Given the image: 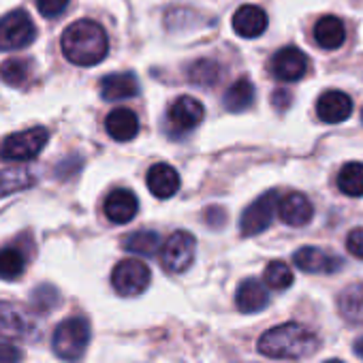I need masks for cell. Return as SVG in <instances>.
I'll use <instances>...</instances> for the list:
<instances>
[{
  "mask_svg": "<svg viewBox=\"0 0 363 363\" xmlns=\"http://www.w3.org/2000/svg\"><path fill=\"white\" fill-rule=\"evenodd\" d=\"M197 242L189 231H175L160 248V265L171 274L186 272L195 261Z\"/></svg>",
  "mask_w": 363,
  "mask_h": 363,
  "instance_id": "obj_6",
  "label": "cell"
},
{
  "mask_svg": "<svg viewBox=\"0 0 363 363\" xmlns=\"http://www.w3.org/2000/svg\"><path fill=\"white\" fill-rule=\"evenodd\" d=\"M37 39V26L33 18L18 9L0 18V52H18L28 48Z\"/></svg>",
  "mask_w": 363,
  "mask_h": 363,
  "instance_id": "obj_5",
  "label": "cell"
},
{
  "mask_svg": "<svg viewBox=\"0 0 363 363\" xmlns=\"http://www.w3.org/2000/svg\"><path fill=\"white\" fill-rule=\"evenodd\" d=\"M314 41L323 50H337L346 41L344 22L335 16H325L314 24Z\"/></svg>",
  "mask_w": 363,
  "mask_h": 363,
  "instance_id": "obj_19",
  "label": "cell"
},
{
  "mask_svg": "<svg viewBox=\"0 0 363 363\" xmlns=\"http://www.w3.org/2000/svg\"><path fill=\"white\" fill-rule=\"evenodd\" d=\"M235 303L244 314H255V312H261L263 308H267L269 293L257 278H248L240 284V289L235 293Z\"/></svg>",
  "mask_w": 363,
  "mask_h": 363,
  "instance_id": "obj_18",
  "label": "cell"
},
{
  "mask_svg": "<svg viewBox=\"0 0 363 363\" xmlns=\"http://www.w3.org/2000/svg\"><path fill=\"white\" fill-rule=\"evenodd\" d=\"M327 363H342L340 359H331V361H327Z\"/></svg>",
  "mask_w": 363,
  "mask_h": 363,
  "instance_id": "obj_37",
  "label": "cell"
},
{
  "mask_svg": "<svg viewBox=\"0 0 363 363\" xmlns=\"http://www.w3.org/2000/svg\"><path fill=\"white\" fill-rule=\"evenodd\" d=\"M354 352L363 359V337H359V340L354 342Z\"/></svg>",
  "mask_w": 363,
  "mask_h": 363,
  "instance_id": "obj_36",
  "label": "cell"
},
{
  "mask_svg": "<svg viewBox=\"0 0 363 363\" xmlns=\"http://www.w3.org/2000/svg\"><path fill=\"white\" fill-rule=\"evenodd\" d=\"M223 103H225V107H227L229 111H233V113L248 109V107L255 103V86H252V82L246 79V77L233 82V84L229 86V90L225 92Z\"/></svg>",
  "mask_w": 363,
  "mask_h": 363,
  "instance_id": "obj_23",
  "label": "cell"
},
{
  "mask_svg": "<svg viewBox=\"0 0 363 363\" xmlns=\"http://www.w3.org/2000/svg\"><path fill=\"white\" fill-rule=\"evenodd\" d=\"M318 348V337L299 323H284L265 331L259 340V352L269 359H301Z\"/></svg>",
  "mask_w": 363,
  "mask_h": 363,
  "instance_id": "obj_2",
  "label": "cell"
},
{
  "mask_svg": "<svg viewBox=\"0 0 363 363\" xmlns=\"http://www.w3.org/2000/svg\"><path fill=\"white\" fill-rule=\"evenodd\" d=\"M30 323L7 301H0V335L3 337H28Z\"/></svg>",
  "mask_w": 363,
  "mask_h": 363,
  "instance_id": "obj_22",
  "label": "cell"
},
{
  "mask_svg": "<svg viewBox=\"0 0 363 363\" xmlns=\"http://www.w3.org/2000/svg\"><path fill=\"white\" fill-rule=\"evenodd\" d=\"M189 79L195 86L210 88V86H214L220 79V65L216 60H212V58H201V60L191 65Z\"/></svg>",
  "mask_w": 363,
  "mask_h": 363,
  "instance_id": "obj_28",
  "label": "cell"
},
{
  "mask_svg": "<svg viewBox=\"0 0 363 363\" xmlns=\"http://www.w3.org/2000/svg\"><path fill=\"white\" fill-rule=\"evenodd\" d=\"M26 269V257L20 248L9 246L0 250V280H18Z\"/></svg>",
  "mask_w": 363,
  "mask_h": 363,
  "instance_id": "obj_27",
  "label": "cell"
},
{
  "mask_svg": "<svg viewBox=\"0 0 363 363\" xmlns=\"http://www.w3.org/2000/svg\"><path fill=\"white\" fill-rule=\"evenodd\" d=\"M272 105H274V109L284 111L291 105V92L289 90H276L272 94Z\"/></svg>",
  "mask_w": 363,
  "mask_h": 363,
  "instance_id": "obj_35",
  "label": "cell"
},
{
  "mask_svg": "<svg viewBox=\"0 0 363 363\" xmlns=\"http://www.w3.org/2000/svg\"><path fill=\"white\" fill-rule=\"evenodd\" d=\"M137 210H139V201L126 189H116L105 199V216L113 225H126V223H130L137 216Z\"/></svg>",
  "mask_w": 363,
  "mask_h": 363,
  "instance_id": "obj_15",
  "label": "cell"
},
{
  "mask_svg": "<svg viewBox=\"0 0 363 363\" xmlns=\"http://www.w3.org/2000/svg\"><path fill=\"white\" fill-rule=\"evenodd\" d=\"M295 267H299L306 274H335L342 269L344 261L331 252H325L314 246H303L293 255Z\"/></svg>",
  "mask_w": 363,
  "mask_h": 363,
  "instance_id": "obj_11",
  "label": "cell"
},
{
  "mask_svg": "<svg viewBox=\"0 0 363 363\" xmlns=\"http://www.w3.org/2000/svg\"><path fill=\"white\" fill-rule=\"evenodd\" d=\"M337 310L350 325H363V284L346 286L337 297Z\"/></svg>",
  "mask_w": 363,
  "mask_h": 363,
  "instance_id": "obj_21",
  "label": "cell"
},
{
  "mask_svg": "<svg viewBox=\"0 0 363 363\" xmlns=\"http://www.w3.org/2000/svg\"><path fill=\"white\" fill-rule=\"evenodd\" d=\"M278 216L289 227H303L312 220L314 208L310 199L301 193H286L278 201Z\"/></svg>",
  "mask_w": 363,
  "mask_h": 363,
  "instance_id": "obj_13",
  "label": "cell"
},
{
  "mask_svg": "<svg viewBox=\"0 0 363 363\" xmlns=\"http://www.w3.org/2000/svg\"><path fill=\"white\" fill-rule=\"evenodd\" d=\"M105 130L116 141H130L139 133V120L135 111L126 107H118L105 118Z\"/></svg>",
  "mask_w": 363,
  "mask_h": 363,
  "instance_id": "obj_17",
  "label": "cell"
},
{
  "mask_svg": "<svg viewBox=\"0 0 363 363\" xmlns=\"http://www.w3.org/2000/svg\"><path fill=\"white\" fill-rule=\"evenodd\" d=\"M361 120H363V111H361Z\"/></svg>",
  "mask_w": 363,
  "mask_h": 363,
  "instance_id": "obj_38",
  "label": "cell"
},
{
  "mask_svg": "<svg viewBox=\"0 0 363 363\" xmlns=\"http://www.w3.org/2000/svg\"><path fill=\"white\" fill-rule=\"evenodd\" d=\"M337 189L348 197H363V162H348L340 169Z\"/></svg>",
  "mask_w": 363,
  "mask_h": 363,
  "instance_id": "obj_25",
  "label": "cell"
},
{
  "mask_svg": "<svg viewBox=\"0 0 363 363\" xmlns=\"http://www.w3.org/2000/svg\"><path fill=\"white\" fill-rule=\"evenodd\" d=\"M28 75H30V65L26 60L11 58L0 65V79L9 86H24Z\"/></svg>",
  "mask_w": 363,
  "mask_h": 363,
  "instance_id": "obj_29",
  "label": "cell"
},
{
  "mask_svg": "<svg viewBox=\"0 0 363 363\" xmlns=\"http://www.w3.org/2000/svg\"><path fill=\"white\" fill-rule=\"evenodd\" d=\"M48 137H50V133L43 126H35V128L22 130V133H13L0 143V158L11 160V162L33 160L48 145Z\"/></svg>",
  "mask_w": 363,
  "mask_h": 363,
  "instance_id": "obj_4",
  "label": "cell"
},
{
  "mask_svg": "<svg viewBox=\"0 0 363 363\" xmlns=\"http://www.w3.org/2000/svg\"><path fill=\"white\" fill-rule=\"evenodd\" d=\"M346 248L352 257L363 261V229H352L346 238Z\"/></svg>",
  "mask_w": 363,
  "mask_h": 363,
  "instance_id": "obj_33",
  "label": "cell"
},
{
  "mask_svg": "<svg viewBox=\"0 0 363 363\" xmlns=\"http://www.w3.org/2000/svg\"><path fill=\"white\" fill-rule=\"evenodd\" d=\"M139 92V82L133 73H111L101 82V94L105 101H124Z\"/></svg>",
  "mask_w": 363,
  "mask_h": 363,
  "instance_id": "obj_20",
  "label": "cell"
},
{
  "mask_svg": "<svg viewBox=\"0 0 363 363\" xmlns=\"http://www.w3.org/2000/svg\"><path fill=\"white\" fill-rule=\"evenodd\" d=\"M69 7V0H37V9L45 18H56Z\"/></svg>",
  "mask_w": 363,
  "mask_h": 363,
  "instance_id": "obj_32",
  "label": "cell"
},
{
  "mask_svg": "<svg viewBox=\"0 0 363 363\" xmlns=\"http://www.w3.org/2000/svg\"><path fill=\"white\" fill-rule=\"evenodd\" d=\"M124 250L139 257H154L160 248V238L156 231H135L124 238Z\"/></svg>",
  "mask_w": 363,
  "mask_h": 363,
  "instance_id": "obj_24",
  "label": "cell"
},
{
  "mask_svg": "<svg viewBox=\"0 0 363 363\" xmlns=\"http://www.w3.org/2000/svg\"><path fill=\"white\" fill-rule=\"evenodd\" d=\"M145 184H147V189H150V193L154 197L169 199L179 191V173L167 162H156L147 171Z\"/></svg>",
  "mask_w": 363,
  "mask_h": 363,
  "instance_id": "obj_14",
  "label": "cell"
},
{
  "mask_svg": "<svg viewBox=\"0 0 363 363\" xmlns=\"http://www.w3.org/2000/svg\"><path fill=\"white\" fill-rule=\"evenodd\" d=\"M233 30L244 39H257L267 30V13L257 5H244L233 16Z\"/></svg>",
  "mask_w": 363,
  "mask_h": 363,
  "instance_id": "obj_16",
  "label": "cell"
},
{
  "mask_svg": "<svg viewBox=\"0 0 363 363\" xmlns=\"http://www.w3.org/2000/svg\"><path fill=\"white\" fill-rule=\"evenodd\" d=\"M58 301H60V295H58V291H56L54 286H50V284L39 286V289L35 291V295H33V306H35L39 312H50V310H54V308L58 306Z\"/></svg>",
  "mask_w": 363,
  "mask_h": 363,
  "instance_id": "obj_31",
  "label": "cell"
},
{
  "mask_svg": "<svg viewBox=\"0 0 363 363\" xmlns=\"http://www.w3.org/2000/svg\"><path fill=\"white\" fill-rule=\"evenodd\" d=\"M150 280H152V272L139 259L120 261L111 274V284H113L116 293L122 297H135V295L143 293L147 289Z\"/></svg>",
  "mask_w": 363,
  "mask_h": 363,
  "instance_id": "obj_7",
  "label": "cell"
},
{
  "mask_svg": "<svg viewBox=\"0 0 363 363\" xmlns=\"http://www.w3.org/2000/svg\"><path fill=\"white\" fill-rule=\"evenodd\" d=\"M203 120V105L193 96H177L167 109V126L171 135L179 137L195 130Z\"/></svg>",
  "mask_w": 363,
  "mask_h": 363,
  "instance_id": "obj_9",
  "label": "cell"
},
{
  "mask_svg": "<svg viewBox=\"0 0 363 363\" xmlns=\"http://www.w3.org/2000/svg\"><path fill=\"white\" fill-rule=\"evenodd\" d=\"M60 48L69 62L77 67H94L105 60L109 39L105 28L94 20H77L62 33Z\"/></svg>",
  "mask_w": 363,
  "mask_h": 363,
  "instance_id": "obj_1",
  "label": "cell"
},
{
  "mask_svg": "<svg viewBox=\"0 0 363 363\" xmlns=\"http://www.w3.org/2000/svg\"><path fill=\"white\" fill-rule=\"evenodd\" d=\"M90 344V323L84 316L62 320L52 337V348L62 361H79Z\"/></svg>",
  "mask_w": 363,
  "mask_h": 363,
  "instance_id": "obj_3",
  "label": "cell"
},
{
  "mask_svg": "<svg viewBox=\"0 0 363 363\" xmlns=\"http://www.w3.org/2000/svg\"><path fill=\"white\" fill-rule=\"evenodd\" d=\"M350 113H352V101L342 90H327L325 94H320L316 103V116L320 118V122L327 124L344 122L350 118Z\"/></svg>",
  "mask_w": 363,
  "mask_h": 363,
  "instance_id": "obj_12",
  "label": "cell"
},
{
  "mask_svg": "<svg viewBox=\"0 0 363 363\" xmlns=\"http://www.w3.org/2000/svg\"><path fill=\"white\" fill-rule=\"evenodd\" d=\"M265 282L274 291H286L293 284V272L284 261H272L265 267Z\"/></svg>",
  "mask_w": 363,
  "mask_h": 363,
  "instance_id": "obj_30",
  "label": "cell"
},
{
  "mask_svg": "<svg viewBox=\"0 0 363 363\" xmlns=\"http://www.w3.org/2000/svg\"><path fill=\"white\" fill-rule=\"evenodd\" d=\"M308 58L299 48H282L272 58V73L280 82H299L308 73Z\"/></svg>",
  "mask_w": 363,
  "mask_h": 363,
  "instance_id": "obj_10",
  "label": "cell"
},
{
  "mask_svg": "<svg viewBox=\"0 0 363 363\" xmlns=\"http://www.w3.org/2000/svg\"><path fill=\"white\" fill-rule=\"evenodd\" d=\"M22 350L11 342H0V363H20Z\"/></svg>",
  "mask_w": 363,
  "mask_h": 363,
  "instance_id": "obj_34",
  "label": "cell"
},
{
  "mask_svg": "<svg viewBox=\"0 0 363 363\" xmlns=\"http://www.w3.org/2000/svg\"><path fill=\"white\" fill-rule=\"evenodd\" d=\"M35 184V177L24 169H3L0 171V199L26 191Z\"/></svg>",
  "mask_w": 363,
  "mask_h": 363,
  "instance_id": "obj_26",
  "label": "cell"
},
{
  "mask_svg": "<svg viewBox=\"0 0 363 363\" xmlns=\"http://www.w3.org/2000/svg\"><path fill=\"white\" fill-rule=\"evenodd\" d=\"M278 201H280V195L276 191H267L257 201H252L240 218L242 235L252 238V235L263 233L278 214Z\"/></svg>",
  "mask_w": 363,
  "mask_h": 363,
  "instance_id": "obj_8",
  "label": "cell"
}]
</instances>
